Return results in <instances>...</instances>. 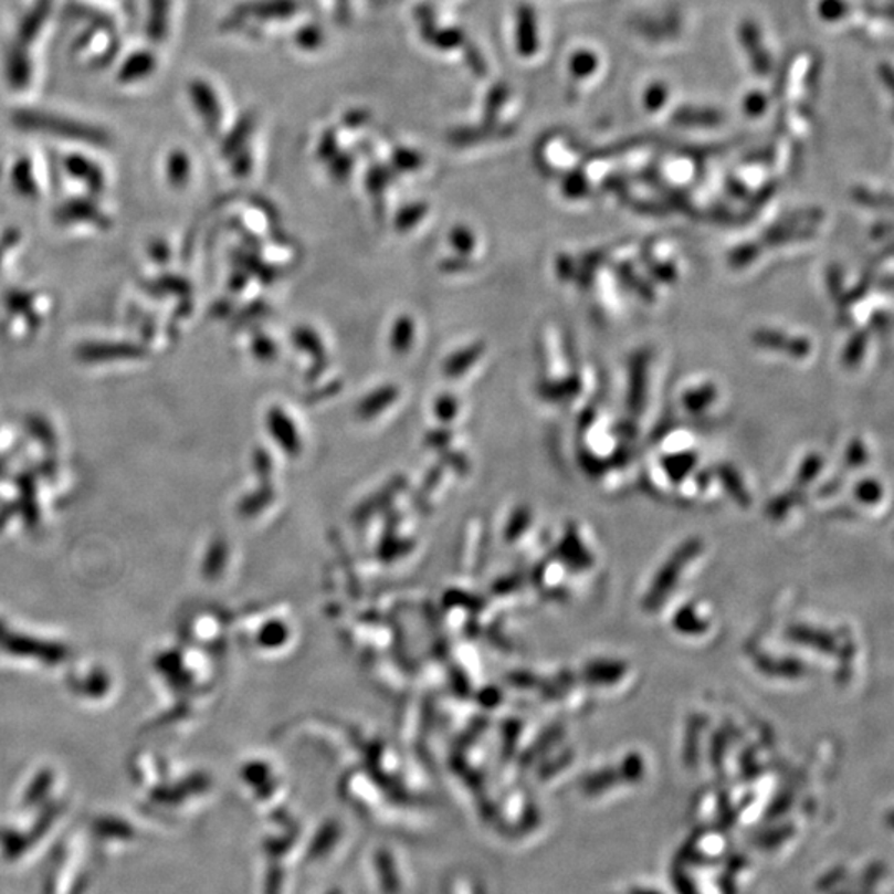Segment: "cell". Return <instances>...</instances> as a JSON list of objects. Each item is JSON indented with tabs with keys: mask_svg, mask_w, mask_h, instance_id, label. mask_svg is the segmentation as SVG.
<instances>
[{
	"mask_svg": "<svg viewBox=\"0 0 894 894\" xmlns=\"http://www.w3.org/2000/svg\"><path fill=\"white\" fill-rule=\"evenodd\" d=\"M155 55L148 52H135V55L129 56V59L123 63L122 70H119V82H139V80L148 76L149 73L155 72Z\"/></svg>",
	"mask_w": 894,
	"mask_h": 894,
	"instance_id": "obj_3",
	"label": "cell"
},
{
	"mask_svg": "<svg viewBox=\"0 0 894 894\" xmlns=\"http://www.w3.org/2000/svg\"><path fill=\"white\" fill-rule=\"evenodd\" d=\"M674 885L680 894H697L693 882L683 872H674Z\"/></svg>",
	"mask_w": 894,
	"mask_h": 894,
	"instance_id": "obj_7",
	"label": "cell"
},
{
	"mask_svg": "<svg viewBox=\"0 0 894 894\" xmlns=\"http://www.w3.org/2000/svg\"><path fill=\"white\" fill-rule=\"evenodd\" d=\"M169 0H149L148 35L162 42L168 32Z\"/></svg>",
	"mask_w": 894,
	"mask_h": 894,
	"instance_id": "obj_4",
	"label": "cell"
},
{
	"mask_svg": "<svg viewBox=\"0 0 894 894\" xmlns=\"http://www.w3.org/2000/svg\"><path fill=\"white\" fill-rule=\"evenodd\" d=\"M601 56L595 50H578L570 60V73L575 82L591 83L601 73Z\"/></svg>",
	"mask_w": 894,
	"mask_h": 894,
	"instance_id": "obj_2",
	"label": "cell"
},
{
	"mask_svg": "<svg viewBox=\"0 0 894 894\" xmlns=\"http://www.w3.org/2000/svg\"><path fill=\"white\" fill-rule=\"evenodd\" d=\"M767 106H769V102H767L764 92L747 93L746 99H744V109H746L749 115H760V113L764 115Z\"/></svg>",
	"mask_w": 894,
	"mask_h": 894,
	"instance_id": "obj_6",
	"label": "cell"
},
{
	"mask_svg": "<svg viewBox=\"0 0 894 894\" xmlns=\"http://www.w3.org/2000/svg\"><path fill=\"white\" fill-rule=\"evenodd\" d=\"M740 39H743L744 50H746L747 56L753 63V69L760 75H767L770 72L769 50L764 43L759 27L753 22L744 23Z\"/></svg>",
	"mask_w": 894,
	"mask_h": 894,
	"instance_id": "obj_1",
	"label": "cell"
},
{
	"mask_svg": "<svg viewBox=\"0 0 894 894\" xmlns=\"http://www.w3.org/2000/svg\"><path fill=\"white\" fill-rule=\"evenodd\" d=\"M643 103L648 112L660 113L671 103L670 86L663 82H656L648 86L646 92H644Z\"/></svg>",
	"mask_w": 894,
	"mask_h": 894,
	"instance_id": "obj_5",
	"label": "cell"
},
{
	"mask_svg": "<svg viewBox=\"0 0 894 894\" xmlns=\"http://www.w3.org/2000/svg\"><path fill=\"white\" fill-rule=\"evenodd\" d=\"M630 894H661L658 892H651V890H633Z\"/></svg>",
	"mask_w": 894,
	"mask_h": 894,
	"instance_id": "obj_9",
	"label": "cell"
},
{
	"mask_svg": "<svg viewBox=\"0 0 894 894\" xmlns=\"http://www.w3.org/2000/svg\"><path fill=\"white\" fill-rule=\"evenodd\" d=\"M840 894H873V893L870 892V890H866V892H863V893L850 892V893H840Z\"/></svg>",
	"mask_w": 894,
	"mask_h": 894,
	"instance_id": "obj_10",
	"label": "cell"
},
{
	"mask_svg": "<svg viewBox=\"0 0 894 894\" xmlns=\"http://www.w3.org/2000/svg\"><path fill=\"white\" fill-rule=\"evenodd\" d=\"M843 880H845V870L837 869L835 872L830 873V875H827L825 879L819 883L820 890H829L830 886L843 882Z\"/></svg>",
	"mask_w": 894,
	"mask_h": 894,
	"instance_id": "obj_8",
	"label": "cell"
}]
</instances>
